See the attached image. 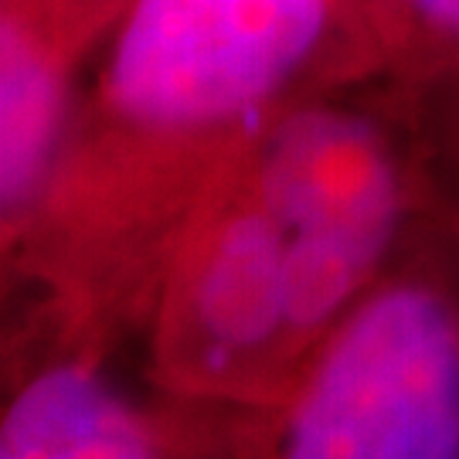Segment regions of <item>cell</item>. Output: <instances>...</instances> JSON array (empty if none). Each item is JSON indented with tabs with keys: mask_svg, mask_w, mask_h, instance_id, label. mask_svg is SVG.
Segmentation results:
<instances>
[{
	"mask_svg": "<svg viewBox=\"0 0 459 459\" xmlns=\"http://www.w3.org/2000/svg\"><path fill=\"white\" fill-rule=\"evenodd\" d=\"M299 459L459 456V327L422 290H392L333 341L290 422Z\"/></svg>",
	"mask_w": 459,
	"mask_h": 459,
	"instance_id": "6da1fadb",
	"label": "cell"
},
{
	"mask_svg": "<svg viewBox=\"0 0 459 459\" xmlns=\"http://www.w3.org/2000/svg\"><path fill=\"white\" fill-rule=\"evenodd\" d=\"M327 0H140L109 68V92L150 126L246 113L320 38Z\"/></svg>",
	"mask_w": 459,
	"mask_h": 459,
	"instance_id": "7a4b0ae2",
	"label": "cell"
},
{
	"mask_svg": "<svg viewBox=\"0 0 459 459\" xmlns=\"http://www.w3.org/2000/svg\"><path fill=\"white\" fill-rule=\"evenodd\" d=\"M259 195L286 246L290 320L316 327L351 299L392 235V164L364 123L307 113L265 143Z\"/></svg>",
	"mask_w": 459,
	"mask_h": 459,
	"instance_id": "3957f363",
	"label": "cell"
},
{
	"mask_svg": "<svg viewBox=\"0 0 459 459\" xmlns=\"http://www.w3.org/2000/svg\"><path fill=\"white\" fill-rule=\"evenodd\" d=\"M286 320L290 279L276 221L265 208L221 221L184 282L178 307L184 361L201 371L242 361L269 344Z\"/></svg>",
	"mask_w": 459,
	"mask_h": 459,
	"instance_id": "277c9868",
	"label": "cell"
},
{
	"mask_svg": "<svg viewBox=\"0 0 459 459\" xmlns=\"http://www.w3.org/2000/svg\"><path fill=\"white\" fill-rule=\"evenodd\" d=\"M150 453L147 429L79 368L38 377L7 409L0 429L4 459H136Z\"/></svg>",
	"mask_w": 459,
	"mask_h": 459,
	"instance_id": "5b68a950",
	"label": "cell"
},
{
	"mask_svg": "<svg viewBox=\"0 0 459 459\" xmlns=\"http://www.w3.org/2000/svg\"><path fill=\"white\" fill-rule=\"evenodd\" d=\"M58 123V92L45 58L11 21L0 41V195L21 208L41 181Z\"/></svg>",
	"mask_w": 459,
	"mask_h": 459,
	"instance_id": "8992f818",
	"label": "cell"
},
{
	"mask_svg": "<svg viewBox=\"0 0 459 459\" xmlns=\"http://www.w3.org/2000/svg\"><path fill=\"white\" fill-rule=\"evenodd\" d=\"M411 4L446 28H459V0H411Z\"/></svg>",
	"mask_w": 459,
	"mask_h": 459,
	"instance_id": "52a82bcc",
	"label": "cell"
}]
</instances>
